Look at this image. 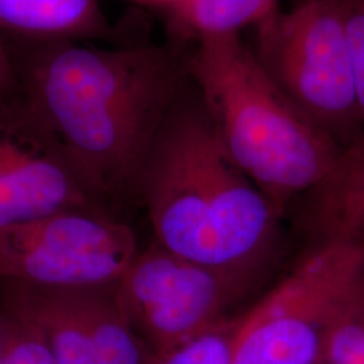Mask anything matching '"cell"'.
<instances>
[{"instance_id": "cell-15", "label": "cell", "mask_w": 364, "mask_h": 364, "mask_svg": "<svg viewBox=\"0 0 364 364\" xmlns=\"http://www.w3.org/2000/svg\"><path fill=\"white\" fill-rule=\"evenodd\" d=\"M1 364H54L38 332L0 306Z\"/></svg>"}, {"instance_id": "cell-19", "label": "cell", "mask_w": 364, "mask_h": 364, "mask_svg": "<svg viewBox=\"0 0 364 364\" xmlns=\"http://www.w3.org/2000/svg\"><path fill=\"white\" fill-rule=\"evenodd\" d=\"M0 364H1V346H0Z\"/></svg>"}, {"instance_id": "cell-21", "label": "cell", "mask_w": 364, "mask_h": 364, "mask_svg": "<svg viewBox=\"0 0 364 364\" xmlns=\"http://www.w3.org/2000/svg\"><path fill=\"white\" fill-rule=\"evenodd\" d=\"M318 364H321V363H318Z\"/></svg>"}, {"instance_id": "cell-10", "label": "cell", "mask_w": 364, "mask_h": 364, "mask_svg": "<svg viewBox=\"0 0 364 364\" xmlns=\"http://www.w3.org/2000/svg\"><path fill=\"white\" fill-rule=\"evenodd\" d=\"M302 198L304 224L316 242L364 245V136L343 149L324 180Z\"/></svg>"}, {"instance_id": "cell-2", "label": "cell", "mask_w": 364, "mask_h": 364, "mask_svg": "<svg viewBox=\"0 0 364 364\" xmlns=\"http://www.w3.org/2000/svg\"><path fill=\"white\" fill-rule=\"evenodd\" d=\"M156 243L185 259L259 278L282 210L237 168L200 99L171 105L138 183Z\"/></svg>"}, {"instance_id": "cell-1", "label": "cell", "mask_w": 364, "mask_h": 364, "mask_svg": "<svg viewBox=\"0 0 364 364\" xmlns=\"http://www.w3.org/2000/svg\"><path fill=\"white\" fill-rule=\"evenodd\" d=\"M4 39L15 91L95 203L115 218L138 204L144 162L183 90L186 61L168 45Z\"/></svg>"}, {"instance_id": "cell-11", "label": "cell", "mask_w": 364, "mask_h": 364, "mask_svg": "<svg viewBox=\"0 0 364 364\" xmlns=\"http://www.w3.org/2000/svg\"><path fill=\"white\" fill-rule=\"evenodd\" d=\"M0 33L26 39L108 38L99 0H0Z\"/></svg>"}, {"instance_id": "cell-12", "label": "cell", "mask_w": 364, "mask_h": 364, "mask_svg": "<svg viewBox=\"0 0 364 364\" xmlns=\"http://www.w3.org/2000/svg\"><path fill=\"white\" fill-rule=\"evenodd\" d=\"M279 0H173L174 23L180 33L200 39L239 36L258 26L275 11Z\"/></svg>"}, {"instance_id": "cell-13", "label": "cell", "mask_w": 364, "mask_h": 364, "mask_svg": "<svg viewBox=\"0 0 364 364\" xmlns=\"http://www.w3.org/2000/svg\"><path fill=\"white\" fill-rule=\"evenodd\" d=\"M321 364H364V274L326 332Z\"/></svg>"}, {"instance_id": "cell-6", "label": "cell", "mask_w": 364, "mask_h": 364, "mask_svg": "<svg viewBox=\"0 0 364 364\" xmlns=\"http://www.w3.org/2000/svg\"><path fill=\"white\" fill-rule=\"evenodd\" d=\"M259 281L185 259L153 243L138 251L117 281V297L129 324L159 355L234 314Z\"/></svg>"}, {"instance_id": "cell-8", "label": "cell", "mask_w": 364, "mask_h": 364, "mask_svg": "<svg viewBox=\"0 0 364 364\" xmlns=\"http://www.w3.org/2000/svg\"><path fill=\"white\" fill-rule=\"evenodd\" d=\"M0 306L33 326L54 364H150L108 287H43L0 281Z\"/></svg>"}, {"instance_id": "cell-7", "label": "cell", "mask_w": 364, "mask_h": 364, "mask_svg": "<svg viewBox=\"0 0 364 364\" xmlns=\"http://www.w3.org/2000/svg\"><path fill=\"white\" fill-rule=\"evenodd\" d=\"M127 223L66 209L0 228V281L43 287L115 285L138 254Z\"/></svg>"}, {"instance_id": "cell-9", "label": "cell", "mask_w": 364, "mask_h": 364, "mask_svg": "<svg viewBox=\"0 0 364 364\" xmlns=\"http://www.w3.org/2000/svg\"><path fill=\"white\" fill-rule=\"evenodd\" d=\"M66 209L102 208L14 88L0 96V228Z\"/></svg>"}, {"instance_id": "cell-20", "label": "cell", "mask_w": 364, "mask_h": 364, "mask_svg": "<svg viewBox=\"0 0 364 364\" xmlns=\"http://www.w3.org/2000/svg\"><path fill=\"white\" fill-rule=\"evenodd\" d=\"M359 247H362L364 250V245H362V246H359Z\"/></svg>"}, {"instance_id": "cell-18", "label": "cell", "mask_w": 364, "mask_h": 364, "mask_svg": "<svg viewBox=\"0 0 364 364\" xmlns=\"http://www.w3.org/2000/svg\"><path fill=\"white\" fill-rule=\"evenodd\" d=\"M154 1H164V3H170V1H173V0H154Z\"/></svg>"}, {"instance_id": "cell-17", "label": "cell", "mask_w": 364, "mask_h": 364, "mask_svg": "<svg viewBox=\"0 0 364 364\" xmlns=\"http://www.w3.org/2000/svg\"><path fill=\"white\" fill-rule=\"evenodd\" d=\"M15 80H14L11 58L7 49V43L4 36L0 33V96L14 91Z\"/></svg>"}, {"instance_id": "cell-16", "label": "cell", "mask_w": 364, "mask_h": 364, "mask_svg": "<svg viewBox=\"0 0 364 364\" xmlns=\"http://www.w3.org/2000/svg\"><path fill=\"white\" fill-rule=\"evenodd\" d=\"M351 53L360 117L364 126V0H338Z\"/></svg>"}, {"instance_id": "cell-3", "label": "cell", "mask_w": 364, "mask_h": 364, "mask_svg": "<svg viewBox=\"0 0 364 364\" xmlns=\"http://www.w3.org/2000/svg\"><path fill=\"white\" fill-rule=\"evenodd\" d=\"M186 69L228 156L282 212L336 164L343 149L281 91L239 36L197 41Z\"/></svg>"}, {"instance_id": "cell-4", "label": "cell", "mask_w": 364, "mask_h": 364, "mask_svg": "<svg viewBox=\"0 0 364 364\" xmlns=\"http://www.w3.org/2000/svg\"><path fill=\"white\" fill-rule=\"evenodd\" d=\"M255 55L281 91L341 149L363 138L338 0H302L275 11L257 26Z\"/></svg>"}, {"instance_id": "cell-5", "label": "cell", "mask_w": 364, "mask_h": 364, "mask_svg": "<svg viewBox=\"0 0 364 364\" xmlns=\"http://www.w3.org/2000/svg\"><path fill=\"white\" fill-rule=\"evenodd\" d=\"M364 274V250L316 242L294 269L242 313L231 364H318L335 314Z\"/></svg>"}, {"instance_id": "cell-14", "label": "cell", "mask_w": 364, "mask_h": 364, "mask_svg": "<svg viewBox=\"0 0 364 364\" xmlns=\"http://www.w3.org/2000/svg\"><path fill=\"white\" fill-rule=\"evenodd\" d=\"M242 313L231 314L169 351L153 355L150 364H231Z\"/></svg>"}]
</instances>
